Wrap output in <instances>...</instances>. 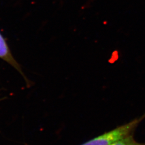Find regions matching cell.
I'll return each instance as SVG.
<instances>
[{"label":"cell","instance_id":"obj_2","mask_svg":"<svg viewBox=\"0 0 145 145\" xmlns=\"http://www.w3.org/2000/svg\"><path fill=\"white\" fill-rule=\"evenodd\" d=\"M0 59L3 60L12 67L15 68L16 69L20 72L21 75L24 78L26 83L29 84V81L25 76L24 74L22 71V68L20 64L17 62L14 57L13 56L12 53L11 52L10 48L8 45L7 42H6L5 38L2 36L0 32Z\"/></svg>","mask_w":145,"mask_h":145},{"label":"cell","instance_id":"obj_1","mask_svg":"<svg viewBox=\"0 0 145 145\" xmlns=\"http://www.w3.org/2000/svg\"><path fill=\"white\" fill-rule=\"evenodd\" d=\"M145 114L114 130L105 132L81 145H110L115 142L133 135L140 122L145 118Z\"/></svg>","mask_w":145,"mask_h":145},{"label":"cell","instance_id":"obj_3","mask_svg":"<svg viewBox=\"0 0 145 145\" xmlns=\"http://www.w3.org/2000/svg\"><path fill=\"white\" fill-rule=\"evenodd\" d=\"M110 145H145V142H138L134 139L133 135H132Z\"/></svg>","mask_w":145,"mask_h":145}]
</instances>
